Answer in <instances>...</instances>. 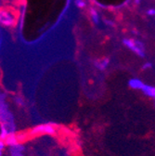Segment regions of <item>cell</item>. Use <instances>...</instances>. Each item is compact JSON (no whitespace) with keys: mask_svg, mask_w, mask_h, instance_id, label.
Returning a JSON list of instances; mask_svg holds the SVG:
<instances>
[{"mask_svg":"<svg viewBox=\"0 0 155 156\" xmlns=\"http://www.w3.org/2000/svg\"><path fill=\"white\" fill-rule=\"evenodd\" d=\"M0 156H2V151H0Z\"/></svg>","mask_w":155,"mask_h":156,"instance_id":"obj_12","label":"cell"},{"mask_svg":"<svg viewBox=\"0 0 155 156\" xmlns=\"http://www.w3.org/2000/svg\"><path fill=\"white\" fill-rule=\"evenodd\" d=\"M16 138H17L19 143H22V142H24L29 138V135H28V133L20 132V133L16 134Z\"/></svg>","mask_w":155,"mask_h":156,"instance_id":"obj_8","label":"cell"},{"mask_svg":"<svg viewBox=\"0 0 155 156\" xmlns=\"http://www.w3.org/2000/svg\"><path fill=\"white\" fill-rule=\"evenodd\" d=\"M109 63H110L109 58H103V60H100V61L95 62V66L98 69L103 71V70H105L108 67Z\"/></svg>","mask_w":155,"mask_h":156,"instance_id":"obj_6","label":"cell"},{"mask_svg":"<svg viewBox=\"0 0 155 156\" xmlns=\"http://www.w3.org/2000/svg\"><path fill=\"white\" fill-rule=\"evenodd\" d=\"M5 145L9 146V147H14L18 144H20L18 142V140L16 138V133L15 132H10L8 134V136H6V139L4 140Z\"/></svg>","mask_w":155,"mask_h":156,"instance_id":"obj_3","label":"cell"},{"mask_svg":"<svg viewBox=\"0 0 155 156\" xmlns=\"http://www.w3.org/2000/svg\"><path fill=\"white\" fill-rule=\"evenodd\" d=\"M6 1H7V0H6ZM8 1H9V0H8Z\"/></svg>","mask_w":155,"mask_h":156,"instance_id":"obj_13","label":"cell"},{"mask_svg":"<svg viewBox=\"0 0 155 156\" xmlns=\"http://www.w3.org/2000/svg\"><path fill=\"white\" fill-rule=\"evenodd\" d=\"M18 12L9 7H0V26L6 29H14L17 26Z\"/></svg>","mask_w":155,"mask_h":156,"instance_id":"obj_1","label":"cell"},{"mask_svg":"<svg viewBox=\"0 0 155 156\" xmlns=\"http://www.w3.org/2000/svg\"><path fill=\"white\" fill-rule=\"evenodd\" d=\"M56 133V125L52 123L43 124L36 126L33 128H32L29 132V138L30 136H41V135H55Z\"/></svg>","mask_w":155,"mask_h":156,"instance_id":"obj_2","label":"cell"},{"mask_svg":"<svg viewBox=\"0 0 155 156\" xmlns=\"http://www.w3.org/2000/svg\"><path fill=\"white\" fill-rule=\"evenodd\" d=\"M150 68H152V64H151V63H150V62H148V63L144 64V65H143V67H142V69H143V70H147V69H150Z\"/></svg>","mask_w":155,"mask_h":156,"instance_id":"obj_10","label":"cell"},{"mask_svg":"<svg viewBox=\"0 0 155 156\" xmlns=\"http://www.w3.org/2000/svg\"><path fill=\"white\" fill-rule=\"evenodd\" d=\"M5 142H4V140H0V151H3V149L5 148Z\"/></svg>","mask_w":155,"mask_h":156,"instance_id":"obj_11","label":"cell"},{"mask_svg":"<svg viewBox=\"0 0 155 156\" xmlns=\"http://www.w3.org/2000/svg\"><path fill=\"white\" fill-rule=\"evenodd\" d=\"M144 83L139 80V79H137V78H134V79H131L129 80L128 82V86L132 88V89H138V90H141L142 87H144Z\"/></svg>","mask_w":155,"mask_h":156,"instance_id":"obj_4","label":"cell"},{"mask_svg":"<svg viewBox=\"0 0 155 156\" xmlns=\"http://www.w3.org/2000/svg\"><path fill=\"white\" fill-rule=\"evenodd\" d=\"M141 91L148 97L151 98V99H154L155 98V88L152 86H148V85H144V87H142Z\"/></svg>","mask_w":155,"mask_h":156,"instance_id":"obj_5","label":"cell"},{"mask_svg":"<svg viewBox=\"0 0 155 156\" xmlns=\"http://www.w3.org/2000/svg\"><path fill=\"white\" fill-rule=\"evenodd\" d=\"M15 101L19 104V105H21V106H23L24 105V101L22 99V98H16V99H15Z\"/></svg>","mask_w":155,"mask_h":156,"instance_id":"obj_9","label":"cell"},{"mask_svg":"<svg viewBox=\"0 0 155 156\" xmlns=\"http://www.w3.org/2000/svg\"><path fill=\"white\" fill-rule=\"evenodd\" d=\"M23 151H24V147L21 144L11 147V156H23L22 152Z\"/></svg>","mask_w":155,"mask_h":156,"instance_id":"obj_7","label":"cell"}]
</instances>
